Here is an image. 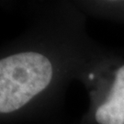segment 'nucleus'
<instances>
[{"label":"nucleus","mask_w":124,"mask_h":124,"mask_svg":"<svg viewBox=\"0 0 124 124\" xmlns=\"http://www.w3.org/2000/svg\"><path fill=\"white\" fill-rule=\"evenodd\" d=\"M52 77V63L40 53H22L0 60V113L20 108L44 90Z\"/></svg>","instance_id":"nucleus-1"},{"label":"nucleus","mask_w":124,"mask_h":124,"mask_svg":"<svg viewBox=\"0 0 124 124\" xmlns=\"http://www.w3.org/2000/svg\"><path fill=\"white\" fill-rule=\"evenodd\" d=\"M95 117L99 124H124V65L117 72L110 94Z\"/></svg>","instance_id":"nucleus-2"}]
</instances>
